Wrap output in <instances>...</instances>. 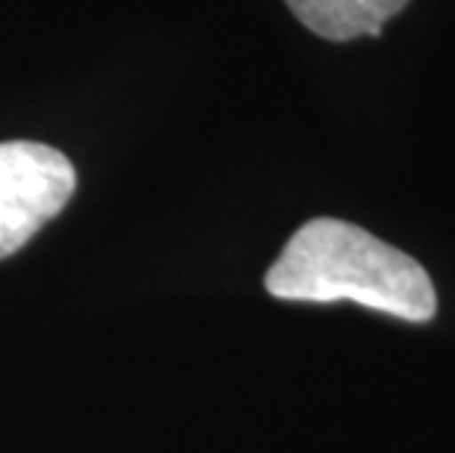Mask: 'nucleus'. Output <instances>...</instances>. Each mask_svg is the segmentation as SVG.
<instances>
[{
  "instance_id": "7ed1b4c3",
  "label": "nucleus",
  "mask_w": 455,
  "mask_h": 453,
  "mask_svg": "<svg viewBox=\"0 0 455 453\" xmlns=\"http://www.w3.org/2000/svg\"><path fill=\"white\" fill-rule=\"evenodd\" d=\"M288 9L315 36L350 42L358 36H382V24L403 12L409 0H285Z\"/></svg>"
},
{
  "instance_id": "f257e3e1",
  "label": "nucleus",
  "mask_w": 455,
  "mask_h": 453,
  "mask_svg": "<svg viewBox=\"0 0 455 453\" xmlns=\"http://www.w3.org/2000/svg\"><path fill=\"white\" fill-rule=\"evenodd\" d=\"M265 286L279 301H355L403 321H432L438 310L432 277L418 259L341 218H312L299 227Z\"/></svg>"
},
{
  "instance_id": "f03ea898",
  "label": "nucleus",
  "mask_w": 455,
  "mask_h": 453,
  "mask_svg": "<svg viewBox=\"0 0 455 453\" xmlns=\"http://www.w3.org/2000/svg\"><path fill=\"white\" fill-rule=\"evenodd\" d=\"M76 189L71 159L42 142H0V259L56 218Z\"/></svg>"
}]
</instances>
